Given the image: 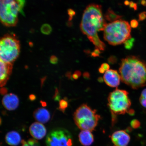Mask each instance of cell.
<instances>
[{
  "label": "cell",
  "instance_id": "d6a6232c",
  "mask_svg": "<svg viewBox=\"0 0 146 146\" xmlns=\"http://www.w3.org/2000/svg\"><path fill=\"white\" fill-rule=\"evenodd\" d=\"M54 100H59L60 99V96L59 95V91H58V89H56L55 92V94L54 96Z\"/></svg>",
  "mask_w": 146,
  "mask_h": 146
},
{
  "label": "cell",
  "instance_id": "d4e9b609",
  "mask_svg": "<svg viewBox=\"0 0 146 146\" xmlns=\"http://www.w3.org/2000/svg\"><path fill=\"white\" fill-rule=\"evenodd\" d=\"M100 53L101 52L100 50L96 48L91 53V55L93 57H98L100 56Z\"/></svg>",
  "mask_w": 146,
  "mask_h": 146
},
{
  "label": "cell",
  "instance_id": "5b68a950",
  "mask_svg": "<svg viewBox=\"0 0 146 146\" xmlns=\"http://www.w3.org/2000/svg\"><path fill=\"white\" fill-rule=\"evenodd\" d=\"M129 93L125 90L117 89L109 94L108 106L112 114V125L116 122V116L127 113L131 106Z\"/></svg>",
  "mask_w": 146,
  "mask_h": 146
},
{
  "label": "cell",
  "instance_id": "60d3db41",
  "mask_svg": "<svg viewBox=\"0 0 146 146\" xmlns=\"http://www.w3.org/2000/svg\"><path fill=\"white\" fill-rule=\"evenodd\" d=\"M141 3L142 5L145 6L146 5V1L145 0H142L141 1Z\"/></svg>",
  "mask_w": 146,
  "mask_h": 146
},
{
  "label": "cell",
  "instance_id": "83f0119b",
  "mask_svg": "<svg viewBox=\"0 0 146 146\" xmlns=\"http://www.w3.org/2000/svg\"><path fill=\"white\" fill-rule=\"evenodd\" d=\"M117 61V59L116 56H112L109 58L108 61L111 64H114L116 63Z\"/></svg>",
  "mask_w": 146,
  "mask_h": 146
},
{
  "label": "cell",
  "instance_id": "4fadbf2b",
  "mask_svg": "<svg viewBox=\"0 0 146 146\" xmlns=\"http://www.w3.org/2000/svg\"><path fill=\"white\" fill-rule=\"evenodd\" d=\"M0 85L2 87L5 85L11 74L13 64L4 62L1 60Z\"/></svg>",
  "mask_w": 146,
  "mask_h": 146
},
{
  "label": "cell",
  "instance_id": "ab89813d",
  "mask_svg": "<svg viewBox=\"0 0 146 146\" xmlns=\"http://www.w3.org/2000/svg\"><path fill=\"white\" fill-rule=\"evenodd\" d=\"M129 3H130V2H129L128 1H127V0H126V1H125V2H124V4H125V5H129Z\"/></svg>",
  "mask_w": 146,
  "mask_h": 146
},
{
  "label": "cell",
  "instance_id": "ffe728a7",
  "mask_svg": "<svg viewBox=\"0 0 146 146\" xmlns=\"http://www.w3.org/2000/svg\"><path fill=\"white\" fill-rule=\"evenodd\" d=\"M135 39L134 38H131L127 39L124 43L125 49L127 50H130L132 49L134 46Z\"/></svg>",
  "mask_w": 146,
  "mask_h": 146
},
{
  "label": "cell",
  "instance_id": "6da1fadb",
  "mask_svg": "<svg viewBox=\"0 0 146 146\" xmlns=\"http://www.w3.org/2000/svg\"><path fill=\"white\" fill-rule=\"evenodd\" d=\"M107 25L101 5L92 3L88 5L84 11L80 28L96 48L103 51L106 45L100 39L98 32L104 31Z\"/></svg>",
  "mask_w": 146,
  "mask_h": 146
},
{
  "label": "cell",
  "instance_id": "7a4b0ae2",
  "mask_svg": "<svg viewBox=\"0 0 146 146\" xmlns=\"http://www.w3.org/2000/svg\"><path fill=\"white\" fill-rule=\"evenodd\" d=\"M119 71L122 82L132 89L145 85L146 64L138 57L131 56L122 59Z\"/></svg>",
  "mask_w": 146,
  "mask_h": 146
},
{
  "label": "cell",
  "instance_id": "d6986e66",
  "mask_svg": "<svg viewBox=\"0 0 146 146\" xmlns=\"http://www.w3.org/2000/svg\"><path fill=\"white\" fill-rule=\"evenodd\" d=\"M52 31V27L48 24H44L41 27V32L42 33L45 35H50Z\"/></svg>",
  "mask_w": 146,
  "mask_h": 146
},
{
  "label": "cell",
  "instance_id": "7402d4cb",
  "mask_svg": "<svg viewBox=\"0 0 146 146\" xmlns=\"http://www.w3.org/2000/svg\"><path fill=\"white\" fill-rule=\"evenodd\" d=\"M140 102L141 104L146 108V89L142 91L140 98Z\"/></svg>",
  "mask_w": 146,
  "mask_h": 146
},
{
  "label": "cell",
  "instance_id": "1f68e13d",
  "mask_svg": "<svg viewBox=\"0 0 146 146\" xmlns=\"http://www.w3.org/2000/svg\"><path fill=\"white\" fill-rule=\"evenodd\" d=\"M129 7L131 8L134 9L135 10H136L137 8V4L136 3L133 2V1H130L129 5Z\"/></svg>",
  "mask_w": 146,
  "mask_h": 146
},
{
  "label": "cell",
  "instance_id": "44dd1931",
  "mask_svg": "<svg viewBox=\"0 0 146 146\" xmlns=\"http://www.w3.org/2000/svg\"><path fill=\"white\" fill-rule=\"evenodd\" d=\"M68 106V102L66 100H60L59 102V109L62 112H64Z\"/></svg>",
  "mask_w": 146,
  "mask_h": 146
},
{
  "label": "cell",
  "instance_id": "f1b7e54d",
  "mask_svg": "<svg viewBox=\"0 0 146 146\" xmlns=\"http://www.w3.org/2000/svg\"><path fill=\"white\" fill-rule=\"evenodd\" d=\"M146 18V12H144L141 13L139 15V20L140 21H143Z\"/></svg>",
  "mask_w": 146,
  "mask_h": 146
},
{
  "label": "cell",
  "instance_id": "603a6c76",
  "mask_svg": "<svg viewBox=\"0 0 146 146\" xmlns=\"http://www.w3.org/2000/svg\"><path fill=\"white\" fill-rule=\"evenodd\" d=\"M131 126L134 129L139 128L140 127L141 124L139 121L136 119H133L131 122Z\"/></svg>",
  "mask_w": 146,
  "mask_h": 146
},
{
  "label": "cell",
  "instance_id": "7c38bea8",
  "mask_svg": "<svg viewBox=\"0 0 146 146\" xmlns=\"http://www.w3.org/2000/svg\"><path fill=\"white\" fill-rule=\"evenodd\" d=\"M31 135L35 139L40 140L45 136L46 129L42 123L35 122L30 126L29 129Z\"/></svg>",
  "mask_w": 146,
  "mask_h": 146
},
{
  "label": "cell",
  "instance_id": "484cf974",
  "mask_svg": "<svg viewBox=\"0 0 146 146\" xmlns=\"http://www.w3.org/2000/svg\"><path fill=\"white\" fill-rule=\"evenodd\" d=\"M58 59L56 56L53 55L51 56L50 59V62L53 64H56L58 63Z\"/></svg>",
  "mask_w": 146,
  "mask_h": 146
},
{
  "label": "cell",
  "instance_id": "ba28073f",
  "mask_svg": "<svg viewBox=\"0 0 146 146\" xmlns=\"http://www.w3.org/2000/svg\"><path fill=\"white\" fill-rule=\"evenodd\" d=\"M47 146H72V137L66 129H59L51 131L47 135Z\"/></svg>",
  "mask_w": 146,
  "mask_h": 146
},
{
  "label": "cell",
  "instance_id": "836d02e7",
  "mask_svg": "<svg viewBox=\"0 0 146 146\" xmlns=\"http://www.w3.org/2000/svg\"><path fill=\"white\" fill-rule=\"evenodd\" d=\"M127 113L131 116H133L135 114V111L132 109H129Z\"/></svg>",
  "mask_w": 146,
  "mask_h": 146
},
{
  "label": "cell",
  "instance_id": "3957f363",
  "mask_svg": "<svg viewBox=\"0 0 146 146\" xmlns=\"http://www.w3.org/2000/svg\"><path fill=\"white\" fill-rule=\"evenodd\" d=\"M131 27L128 22L121 19L110 23L104 30V38L111 45L124 43L131 38Z\"/></svg>",
  "mask_w": 146,
  "mask_h": 146
},
{
  "label": "cell",
  "instance_id": "ac0fdd59",
  "mask_svg": "<svg viewBox=\"0 0 146 146\" xmlns=\"http://www.w3.org/2000/svg\"><path fill=\"white\" fill-rule=\"evenodd\" d=\"M22 146H40L39 143L37 140L30 139L27 141L23 140L21 142Z\"/></svg>",
  "mask_w": 146,
  "mask_h": 146
},
{
  "label": "cell",
  "instance_id": "cb8c5ba5",
  "mask_svg": "<svg viewBox=\"0 0 146 146\" xmlns=\"http://www.w3.org/2000/svg\"><path fill=\"white\" fill-rule=\"evenodd\" d=\"M68 15L69 21H71L73 19L74 16L76 15V12L72 9H69L68 10Z\"/></svg>",
  "mask_w": 146,
  "mask_h": 146
},
{
  "label": "cell",
  "instance_id": "277c9868",
  "mask_svg": "<svg viewBox=\"0 0 146 146\" xmlns=\"http://www.w3.org/2000/svg\"><path fill=\"white\" fill-rule=\"evenodd\" d=\"M25 0H0V17L3 24L8 27L16 26L19 13L24 15Z\"/></svg>",
  "mask_w": 146,
  "mask_h": 146
},
{
  "label": "cell",
  "instance_id": "74e56055",
  "mask_svg": "<svg viewBox=\"0 0 146 146\" xmlns=\"http://www.w3.org/2000/svg\"><path fill=\"white\" fill-rule=\"evenodd\" d=\"M125 131L127 133H129L132 132L133 129L132 128L129 127H127V128L125 129Z\"/></svg>",
  "mask_w": 146,
  "mask_h": 146
},
{
  "label": "cell",
  "instance_id": "30bf717a",
  "mask_svg": "<svg viewBox=\"0 0 146 146\" xmlns=\"http://www.w3.org/2000/svg\"><path fill=\"white\" fill-rule=\"evenodd\" d=\"M103 79L108 86L116 87L119 85L121 77L120 74L115 70H109L106 72L104 75Z\"/></svg>",
  "mask_w": 146,
  "mask_h": 146
},
{
  "label": "cell",
  "instance_id": "4dcf8cb0",
  "mask_svg": "<svg viewBox=\"0 0 146 146\" xmlns=\"http://www.w3.org/2000/svg\"><path fill=\"white\" fill-rule=\"evenodd\" d=\"M105 71H107L109 70L110 68V66L108 64L106 63H104L102 64L101 65V67Z\"/></svg>",
  "mask_w": 146,
  "mask_h": 146
},
{
  "label": "cell",
  "instance_id": "d590c367",
  "mask_svg": "<svg viewBox=\"0 0 146 146\" xmlns=\"http://www.w3.org/2000/svg\"><path fill=\"white\" fill-rule=\"evenodd\" d=\"M29 99L31 101H33L36 99V97L35 95L34 94H31L29 97Z\"/></svg>",
  "mask_w": 146,
  "mask_h": 146
},
{
  "label": "cell",
  "instance_id": "8d00e7d4",
  "mask_svg": "<svg viewBox=\"0 0 146 146\" xmlns=\"http://www.w3.org/2000/svg\"><path fill=\"white\" fill-rule=\"evenodd\" d=\"M84 78H89L90 77V74L89 73L87 72H85L83 74Z\"/></svg>",
  "mask_w": 146,
  "mask_h": 146
},
{
  "label": "cell",
  "instance_id": "8992f818",
  "mask_svg": "<svg viewBox=\"0 0 146 146\" xmlns=\"http://www.w3.org/2000/svg\"><path fill=\"white\" fill-rule=\"evenodd\" d=\"M74 120L78 127L82 130L92 131L94 130L100 118L86 104H83L76 110L74 115Z\"/></svg>",
  "mask_w": 146,
  "mask_h": 146
},
{
  "label": "cell",
  "instance_id": "52a82bcc",
  "mask_svg": "<svg viewBox=\"0 0 146 146\" xmlns=\"http://www.w3.org/2000/svg\"><path fill=\"white\" fill-rule=\"evenodd\" d=\"M20 52L19 41L14 35L8 34L0 42V58L4 62L12 64L17 59Z\"/></svg>",
  "mask_w": 146,
  "mask_h": 146
},
{
  "label": "cell",
  "instance_id": "f35d334b",
  "mask_svg": "<svg viewBox=\"0 0 146 146\" xmlns=\"http://www.w3.org/2000/svg\"><path fill=\"white\" fill-rule=\"evenodd\" d=\"M98 71H99V72L100 73H101V74H103V73H104L105 72V71L101 67H100L99 68V69H98Z\"/></svg>",
  "mask_w": 146,
  "mask_h": 146
},
{
  "label": "cell",
  "instance_id": "5bb4252c",
  "mask_svg": "<svg viewBox=\"0 0 146 146\" xmlns=\"http://www.w3.org/2000/svg\"><path fill=\"white\" fill-rule=\"evenodd\" d=\"M33 116L36 121L42 123H47L50 117V112L47 109L44 108L36 109L34 112Z\"/></svg>",
  "mask_w": 146,
  "mask_h": 146
},
{
  "label": "cell",
  "instance_id": "4316f807",
  "mask_svg": "<svg viewBox=\"0 0 146 146\" xmlns=\"http://www.w3.org/2000/svg\"><path fill=\"white\" fill-rule=\"evenodd\" d=\"M138 22L136 19H133L130 23V26L133 28H135L138 27Z\"/></svg>",
  "mask_w": 146,
  "mask_h": 146
},
{
  "label": "cell",
  "instance_id": "e575fe53",
  "mask_svg": "<svg viewBox=\"0 0 146 146\" xmlns=\"http://www.w3.org/2000/svg\"><path fill=\"white\" fill-rule=\"evenodd\" d=\"M7 89L5 88H3L1 89V94L5 95L6 94L7 92Z\"/></svg>",
  "mask_w": 146,
  "mask_h": 146
},
{
  "label": "cell",
  "instance_id": "f546056e",
  "mask_svg": "<svg viewBox=\"0 0 146 146\" xmlns=\"http://www.w3.org/2000/svg\"><path fill=\"white\" fill-rule=\"evenodd\" d=\"M81 73L79 71H76L73 75V78L74 79H77L81 76Z\"/></svg>",
  "mask_w": 146,
  "mask_h": 146
},
{
  "label": "cell",
  "instance_id": "9a60e30c",
  "mask_svg": "<svg viewBox=\"0 0 146 146\" xmlns=\"http://www.w3.org/2000/svg\"><path fill=\"white\" fill-rule=\"evenodd\" d=\"M79 141L84 146H90L94 141V135L91 131L82 130L78 135Z\"/></svg>",
  "mask_w": 146,
  "mask_h": 146
},
{
  "label": "cell",
  "instance_id": "e0dca14e",
  "mask_svg": "<svg viewBox=\"0 0 146 146\" xmlns=\"http://www.w3.org/2000/svg\"><path fill=\"white\" fill-rule=\"evenodd\" d=\"M105 17L107 21L112 23L120 19L122 17L121 16L115 13L112 9L109 8L105 14Z\"/></svg>",
  "mask_w": 146,
  "mask_h": 146
},
{
  "label": "cell",
  "instance_id": "2e32d148",
  "mask_svg": "<svg viewBox=\"0 0 146 146\" xmlns=\"http://www.w3.org/2000/svg\"><path fill=\"white\" fill-rule=\"evenodd\" d=\"M5 139L9 145L12 146L19 145L21 141V137L19 133L15 131H11L7 133Z\"/></svg>",
  "mask_w": 146,
  "mask_h": 146
},
{
  "label": "cell",
  "instance_id": "8fae6325",
  "mask_svg": "<svg viewBox=\"0 0 146 146\" xmlns=\"http://www.w3.org/2000/svg\"><path fill=\"white\" fill-rule=\"evenodd\" d=\"M2 102L3 106L9 111L15 110L19 104V98L17 96L13 94L5 95Z\"/></svg>",
  "mask_w": 146,
  "mask_h": 146
},
{
  "label": "cell",
  "instance_id": "7bdbcfd3",
  "mask_svg": "<svg viewBox=\"0 0 146 146\" xmlns=\"http://www.w3.org/2000/svg\"><path fill=\"white\" fill-rule=\"evenodd\" d=\"M98 81H100V82H101L103 81V78H98Z\"/></svg>",
  "mask_w": 146,
  "mask_h": 146
},
{
  "label": "cell",
  "instance_id": "9c48e42d",
  "mask_svg": "<svg viewBox=\"0 0 146 146\" xmlns=\"http://www.w3.org/2000/svg\"><path fill=\"white\" fill-rule=\"evenodd\" d=\"M111 139L115 146H127L130 141V137L125 130H119L113 133Z\"/></svg>",
  "mask_w": 146,
  "mask_h": 146
},
{
  "label": "cell",
  "instance_id": "b9f144b4",
  "mask_svg": "<svg viewBox=\"0 0 146 146\" xmlns=\"http://www.w3.org/2000/svg\"><path fill=\"white\" fill-rule=\"evenodd\" d=\"M41 103L42 106L43 107H45L46 106V103L44 102L41 101Z\"/></svg>",
  "mask_w": 146,
  "mask_h": 146
}]
</instances>
